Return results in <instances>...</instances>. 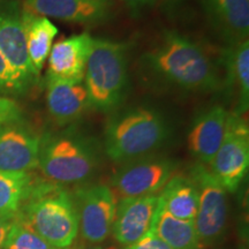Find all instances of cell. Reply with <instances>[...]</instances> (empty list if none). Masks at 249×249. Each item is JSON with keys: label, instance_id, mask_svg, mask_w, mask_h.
<instances>
[{"label": "cell", "instance_id": "1", "mask_svg": "<svg viewBox=\"0 0 249 249\" xmlns=\"http://www.w3.org/2000/svg\"><path fill=\"white\" fill-rule=\"evenodd\" d=\"M145 62L161 79L187 91L210 92L222 86L204 50L177 31H166L160 44L145 55Z\"/></svg>", "mask_w": 249, "mask_h": 249}, {"label": "cell", "instance_id": "2", "mask_svg": "<svg viewBox=\"0 0 249 249\" xmlns=\"http://www.w3.org/2000/svg\"><path fill=\"white\" fill-rule=\"evenodd\" d=\"M18 216L21 223L58 248H70L79 233L74 200L52 183H35Z\"/></svg>", "mask_w": 249, "mask_h": 249}, {"label": "cell", "instance_id": "3", "mask_svg": "<svg viewBox=\"0 0 249 249\" xmlns=\"http://www.w3.org/2000/svg\"><path fill=\"white\" fill-rule=\"evenodd\" d=\"M169 134V124L158 111L130 108L108 121L104 135L105 152L112 160L127 163L155 151Z\"/></svg>", "mask_w": 249, "mask_h": 249}, {"label": "cell", "instance_id": "4", "mask_svg": "<svg viewBox=\"0 0 249 249\" xmlns=\"http://www.w3.org/2000/svg\"><path fill=\"white\" fill-rule=\"evenodd\" d=\"M83 83L91 107L110 111L119 105L128 83L127 46L114 40L92 37Z\"/></svg>", "mask_w": 249, "mask_h": 249}, {"label": "cell", "instance_id": "5", "mask_svg": "<svg viewBox=\"0 0 249 249\" xmlns=\"http://www.w3.org/2000/svg\"><path fill=\"white\" fill-rule=\"evenodd\" d=\"M96 164L95 145L80 134L66 132L40 141L38 167L52 182L71 185L86 181Z\"/></svg>", "mask_w": 249, "mask_h": 249}, {"label": "cell", "instance_id": "6", "mask_svg": "<svg viewBox=\"0 0 249 249\" xmlns=\"http://www.w3.org/2000/svg\"><path fill=\"white\" fill-rule=\"evenodd\" d=\"M191 179L198 194L195 230L202 247H207L216 244L225 232L229 214L226 191L203 164L195 165Z\"/></svg>", "mask_w": 249, "mask_h": 249}, {"label": "cell", "instance_id": "7", "mask_svg": "<svg viewBox=\"0 0 249 249\" xmlns=\"http://www.w3.org/2000/svg\"><path fill=\"white\" fill-rule=\"evenodd\" d=\"M177 163L165 157L136 158L117 171L111 191L117 201L127 197L156 195L173 177Z\"/></svg>", "mask_w": 249, "mask_h": 249}, {"label": "cell", "instance_id": "8", "mask_svg": "<svg viewBox=\"0 0 249 249\" xmlns=\"http://www.w3.org/2000/svg\"><path fill=\"white\" fill-rule=\"evenodd\" d=\"M249 166V129L241 116L230 113L226 135L210 163L211 173L226 192L234 193Z\"/></svg>", "mask_w": 249, "mask_h": 249}, {"label": "cell", "instance_id": "9", "mask_svg": "<svg viewBox=\"0 0 249 249\" xmlns=\"http://www.w3.org/2000/svg\"><path fill=\"white\" fill-rule=\"evenodd\" d=\"M81 238L90 244H102L112 233L117 200L111 188L97 185L80 189L74 201Z\"/></svg>", "mask_w": 249, "mask_h": 249}, {"label": "cell", "instance_id": "10", "mask_svg": "<svg viewBox=\"0 0 249 249\" xmlns=\"http://www.w3.org/2000/svg\"><path fill=\"white\" fill-rule=\"evenodd\" d=\"M21 13L22 9L17 1L0 0V52L27 88L39 74L33 67L28 55Z\"/></svg>", "mask_w": 249, "mask_h": 249}, {"label": "cell", "instance_id": "11", "mask_svg": "<svg viewBox=\"0 0 249 249\" xmlns=\"http://www.w3.org/2000/svg\"><path fill=\"white\" fill-rule=\"evenodd\" d=\"M40 140L18 123L0 124V172H30L38 167Z\"/></svg>", "mask_w": 249, "mask_h": 249}, {"label": "cell", "instance_id": "12", "mask_svg": "<svg viewBox=\"0 0 249 249\" xmlns=\"http://www.w3.org/2000/svg\"><path fill=\"white\" fill-rule=\"evenodd\" d=\"M158 203V195L127 197L117 201L112 234L120 245L138 242L150 232Z\"/></svg>", "mask_w": 249, "mask_h": 249}, {"label": "cell", "instance_id": "13", "mask_svg": "<svg viewBox=\"0 0 249 249\" xmlns=\"http://www.w3.org/2000/svg\"><path fill=\"white\" fill-rule=\"evenodd\" d=\"M23 9L38 17L91 24L107 20L110 4L107 0H24Z\"/></svg>", "mask_w": 249, "mask_h": 249}, {"label": "cell", "instance_id": "14", "mask_svg": "<svg viewBox=\"0 0 249 249\" xmlns=\"http://www.w3.org/2000/svg\"><path fill=\"white\" fill-rule=\"evenodd\" d=\"M230 113L213 107L200 114L188 133V148L203 165H210L226 135Z\"/></svg>", "mask_w": 249, "mask_h": 249}, {"label": "cell", "instance_id": "15", "mask_svg": "<svg viewBox=\"0 0 249 249\" xmlns=\"http://www.w3.org/2000/svg\"><path fill=\"white\" fill-rule=\"evenodd\" d=\"M91 39L88 33H83L52 45L49 54L48 77L83 82Z\"/></svg>", "mask_w": 249, "mask_h": 249}, {"label": "cell", "instance_id": "16", "mask_svg": "<svg viewBox=\"0 0 249 249\" xmlns=\"http://www.w3.org/2000/svg\"><path fill=\"white\" fill-rule=\"evenodd\" d=\"M46 104L50 114L58 124L71 123L91 107L85 83L53 77L46 80Z\"/></svg>", "mask_w": 249, "mask_h": 249}, {"label": "cell", "instance_id": "17", "mask_svg": "<svg viewBox=\"0 0 249 249\" xmlns=\"http://www.w3.org/2000/svg\"><path fill=\"white\" fill-rule=\"evenodd\" d=\"M210 22L231 45L249 36V0H203Z\"/></svg>", "mask_w": 249, "mask_h": 249}, {"label": "cell", "instance_id": "18", "mask_svg": "<svg viewBox=\"0 0 249 249\" xmlns=\"http://www.w3.org/2000/svg\"><path fill=\"white\" fill-rule=\"evenodd\" d=\"M24 35H26L28 55L37 73H40L44 62L49 58L58 34V28L48 18L31 14L22 8L21 13Z\"/></svg>", "mask_w": 249, "mask_h": 249}, {"label": "cell", "instance_id": "19", "mask_svg": "<svg viewBox=\"0 0 249 249\" xmlns=\"http://www.w3.org/2000/svg\"><path fill=\"white\" fill-rule=\"evenodd\" d=\"M150 232L170 246L171 249H202L194 220L173 217L158 202Z\"/></svg>", "mask_w": 249, "mask_h": 249}, {"label": "cell", "instance_id": "20", "mask_svg": "<svg viewBox=\"0 0 249 249\" xmlns=\"http://www.w3.org/2000/svg\"><path fill=\"white\" fill-rule=\"evenodd\" d=\"M158 195V202L173 217L194 220L198 205V194L194 181L182 176L172 177Z\"/></svg>", "mask_w": 249, "mask_h": 249}, {"label": "cell", "instance_id": "21", "mask_svg": "<svg viewBox=\"0 0 249 249\" xmlns=\"http://www.w3.org/2000/svg\"><path fill=\"white\" fill-rule=\"evenodd\" d=\"M225 66L229 81L235 85L239 92V107L236 114L241 116L248 110L249 104V42L242 40L227 49Z\"/></svg>", "mask_w": 249, "mask_h": 249}, {"label": "cell", "instance_id": "22", "mask_svg": "<svg viewBox=\"0 0 249 249\" xmlns=\"http://www.w3.org/2000/svg\"><path fill=\"white\" fill-rule=\"evenodd\" d=\"M34 186L29 172H0V213H18Z\"/></svg>", "mask_w": 249, "mask_h": 249}, {"label": "cell", "instance_id": "23", "mask_svg": "<svg viewBox=\"0 0 249 249\" xmlns=\"http://www.w3.org/2000/svg\"><path fill=\"white\" fill-rule=\"evenodd\" d=\"M2 249H68L58 248L49 244L33 230L18 220V216L12 226Z\"/></svg>", "mask_w": 249, "mask_h": 249}, {"label": "cell", "instance_id": "24", "mask_svg": "<svg viewBox=\"0 0 249 249\" xmlns=\"http://www.w3.org/2000/svg\"><path fill=\"white\" fill-rule=\"evenodd\" d=\"M24 89L13 68L0 52V91L21 92Z\"/></svg>", "mask_w": 249, "mask_h": 249}, {"label": "cell", "instance_id": "25", "mask_svg": "<svg viewBox=\"0 0 249 249\" xmlns=\"http://www.w3.org/2000/svg\"><path fill=\"white\" fill-rule=\"evenodd\" d=\"M20 105L13 99L0 96V124L18 123L21 120Z\"/></svg>", "mask_w": 249, "mask_h": 249}, {"label": "cell", "instance_id": "26", "mask_svg": "<svg viewBox=\"0 0 249 249\" xmlns=\"http://www.w3.org/2000/svg\"><path fill=\"white\" fill-rule=\"evenodd\" d=\"M124 249H171V247L157 235H155L154 233L149 232L138 242L128 246Z\"/></svg>", "mask_w": 249, "mask_h": 249}, {"label": "cell", "instance_id": "27", "mask_svg": "<svg viewBox=\"0 0 249 249\" xmlns=\"http://www.w3.org/2000/svg\"><path fill=\"white\" fill-rule=\"evenodd\" d=\"M18 213H0V249L4 247L6 238H7L12 226H13V224L18 218Z\"/></svg>", "mask_w": 249, "mask_h": 249}, {"label": "cell", "instance_id": "28", "mask_svg": "<svg viewBox=\"0 0 249 249\" xmlns=\"http://www.w3.org/2000/svg\"><path fill=\"white\" fill-rule=\"evenodd\" d=\"M68 249H118L116 246H104L102 244H90V242H87L82 239V240L76 241L75 244L71 245Z\"/></svg>", "mask_w": 249, "mask_h": 249}, {"label": "cell", "instance_id": "29", "mask_svg": "<svg viewBox=\"0 0 249 249\" xmlns=\"http://www.w3.org/2000/svg\"><path fill=\"white\" fill-rule=\"evenodd\" d=\"M124 4H127L130 8L133 9H139L145 6L152 5L156 0H123Z\"/></svg>", "mask_w": 249, "mask_h": 249}]
</instances>
